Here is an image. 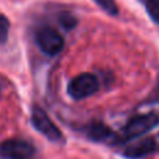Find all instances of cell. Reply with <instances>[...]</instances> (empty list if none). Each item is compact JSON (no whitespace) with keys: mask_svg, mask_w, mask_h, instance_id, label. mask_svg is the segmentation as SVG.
<instances>
[{"mask_svg":"<svg viewBox=\"0 0 159 159\" xmlns=\"http://www.w3.org/2000/svg\"><path fill=\"white\" fill-rule=\"evenodd\" d=\"M31 122L32 125L42 133L48 140L52 142H60L62 140V133L61 130L56 127V124L48 118L46 112L41 109L40 107H34L32 113H31Z\"/></svg>","mask_w":159,"mask_h":159,"instance_id":"cell-3","label":"cell"},{"mask_svg":"<svg viewBox=\"0 0 159 159\" xmlns=\"http://www.w3.org/2000/svg\"><path fill=\"white\" fill-rule=\"evenodd\" d=\"M88 137L94 142H112L114 133L103 123H92L87 128Z\"/></svg>","mask_w":159,"mask_h":159,"instance_id":"cell-7","label":"cell"},{"mask_svg":"<svg viewBox=\"0 0 159 159\" xmlns=\"http://www.w3.org/2000/svg\"><path fill=\"white\" fill-rule=\"evenodd\" d=\"M9 29H10L9 20L4 15H0V43H4L7 40Z\"/></svg>","mask_w":159,"mask_h":159,"instance_id":"cell-10","label":"cell"},{"mask_svg":"<svg viewBox=\"0 0 159 159\" xmlns=\"http://www.w3.org/2000/svg\"><path fill=\"white\" fill-rule=\"evenodd\" d=\"M154 148H155L154 139L153 138H144V139L135 142L134 144H130L124 150V155L127 158H130V159H137V158H140V157L150 153Z\"/></svg>","mask_w":159,"mask_h":159,"instance_id":"cell-6","label":"cell"},{"mask_svg":"<svg viewBox=\"0 0 159 159\" xmlns=\"http://www.w3.org/2000/svg\"><path fill=\"white\" fill-rule=\"evenodd\" d=\"M147 10L153 21L159 24V0H148L147 1Z\"/></svg>","mask_w":159,"mask_h":159,"instance_id":"cell-9","label":"cell"},{"mask_svg":"<svg viewBox=\"0 0 159 159\" xmlns=\"http://www.w3.org/2000/svg\"><path fill=\"white\" fill-rule=\"evenodd\" d=\"M98 89V80L92 73H81L72 78L68 84V94L75 99H83Z\"/></svg>","mask_w":159,"mask_h":159,"instance_id":"cell-2","label":"cell"},{"mask_svg":"<svg viewBox=\"0 0 159 159\" xmlns=\"http://www.w3.org/2000/svg\"><path fill=\"white\" fill-rule=\"evenodd\" d=\"M0 153L7 159H29L34 155L35 148L24 139H9L1 143Z\"/></svg>","mask_w":159,"mask_h":159,"instance_id":"cell-5","label":"cell"},{"mask_svg":"<svg viewBox=\"0 0 159 159\" xmlns=\"http://www.w3.org/2000/svg\"><path fill=\"white\" fill-rule=\"evenodd\" d=\"M159 123V117L155 113L140 114L132 118L123 129V138L124 140L137 138L139 135L145 134L150 129H153Z\"/></svg>","mask_w":159,"mask_h":159,"instance_id":"cell-1","label":"cell"},{"mask_svg":"<svg viewBox=\"0 0 159 159\" xmlns=\"http://www.w3.org/2000/svg\"><path fill=\"white\" fill-rule=\"evenodd\" d=\"M96 1L106 12L111 15H117L118 14V6L114 0H93Z\"/></svg>","mask_w":159,"mask_h":159,"instance_id":"cell-8","label":"cell"},{"mask_svg":"<svg viewBox=\"0 0 159 159\" xmlns=\"http://www.w3.org/2000/svg\"><path fill=\"white\" fill-rule=\"evenodd\" d=\"M36 42L41 51L47 55H56L63 47L62 36L51 27H42L36 32Z\"/></svg>","mask_w":159,"mask_h":159,"instance_id":"cell-4","label":"cell"}]
</instances>
